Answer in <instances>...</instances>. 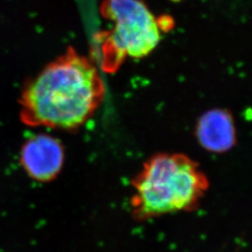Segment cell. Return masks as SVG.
<instances>
[{
	"mask_svg": "<svg viewBox=\"0 0 252 252\" xmlns=\"http://www.w3.org/2000/svg\"><path fill=\"white\" fill-rule=\"evenodd\" d=\"M196 136L200 145L208 152H227L236 141L234 119L225 110H209L199 119Z\"/></svg>",
	"mask_w": 252,
	"mask_h": 252,
	"instance_id": "5",
	"label": "cell"
},
{
	"mask_svg": "<svg viewBox=\"0 0 252 252\" xmlns=\"http://www.w3.org/2000/svg\"><path fill=\"white\" fill-rule=\"evenodd\" d=\"M102 10L113 25L103 44L109 69L125 58H143L159 44V23L141 0H104Z\"/></svg>",
	"mask_w": 252,
	"mask_h": 252,
	"instance_id": "3",
	"label": "cell"
},
{
	"mask_svg": "<svg viewBox=\"0 0 252 252\" xmlns=\"http://www.w3.org/2000/svg\"><path fill=\"white\" fill-rule=\"evenodd\" d=\"M133 216L138 220L191 211L208 189L198 163L181 153H160L145 162L132 181Z\"/></svg>",
	"mask_w": 252,
	"mask_h": 252,
	"instance_id": "2",
	"label": "cell"
},
{
	"mask_svg": "<svg viewBox=\"0 0 252 252\" xmlns=\"http://www.w3.org/2000/svg\"><path fill=\"white\" fill-rule=\"evenodd\" d=\"M104 93L95 65L70 49L29 83L22 97V117L30 126L73 130L94 115Z\"/></svg>",
	"mask_w": 252,
	"mask_h": 252,
	"instance_id": "1",
	"label": "cell"
},
{
	"mask_svg": "<svg viewBox=\"0 0 252 252\" xmlns=\"http://www.w3.org/2000/svg\"><path fill=\"white\" fill-rule=\"evenodd\" d=\"M21 159L33 179L39 181L54 180L63 166V146L53 136L36 135L25 144Z\"/></svg>",
	"mask_w": 252,
	"mask_h": 252,
	"instance_id": "4",
	"label": "cell"
}]
</instances>
